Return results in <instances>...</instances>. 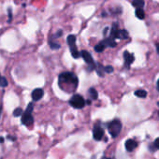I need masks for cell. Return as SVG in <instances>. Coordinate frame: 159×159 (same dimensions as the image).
<instances>
[{"label": "cell", "instance_id": "cell-1", "mask_svg": "<svg viewBox=\"0 0 159 159\" xmlns=\"http://www.w3.org/2000/svg\"><path fill=\"white\" fill-rule=\"evenodd\" d=\"M59 84L60 85L65 84L72 85L74 88H77L78 86V78L71 72H64L59 76Z\"/></svg>", "mask_w": 159, "mask_h": 159}, {"label": "cell", "instance_id": "cell-2", "mask_svg": "<svg viewBox=\"0 0 159 159\" xmlns=\"http://www.w3.org/2000/svg\"><path fill=\"white\" fill-rule=\"evenodd\" d=\"M33 110H34L33 103H29L25 110V112H23L22 115V124H25L26 126H30L31 124H33L34 123V118L32 115Z\"/></svg>", "mask_w": 159, "mask_h": 159}, {"label": "cell", "instance_id": "cell-3", "mask_svg": "<svg viewBox=\"0 0 159 159\" xmlns=\"http://www.w3.org/2000/svg\"><path fill=\"white\" fill-rule=\"evenodd\" d=\"M109 132L110 134V136L112 138H117L118 135L121 132V129H122V124L119 120H113L112 122H110L108 126Z\"/></svg>", "mask_w": 159, "mask_h": 159}, {"label": "cell", "instance_id": "cell-4", "mask_svg": "<svg viewBox=\"0 0 159 159\" xmlns=\"http://www.w3.org/2000/svg\"><path fill=\"white\" fill-rule=\"evenodd\" d=\"M81 56L84 58V60L86 62V64L88 65V70H94L96 69V64L95 63L94 58L91 55V53H89L87 51H81Z\"/></svg>", "mask_w": 159, "mask_h": 159}, {"label": "cell", "instance_id": "cell-5", "mask_svg": "<svg viewBox=\"0 0 159 159\" xmlns=\"http://www.w3.org/2000/svg\"><path fill=\"white\" fill-rule=\"evenodd\" d=\"M86 101L84 99L82 96L80 95H74L69 100V104L75 109H82L85 106Z\"/></svg>", "mask_w": 159, "mask_h": 159}, {"label": "cell", "instance_id": "cell-6", "mask_svg": "<svg viewBox=\"0 0 159 159\" xmlns=\"http://www.w3.org/2000/svg\"><path fill=\"white\" fill-rule=\"evenodd\" d=\"M93 136L96 140H102V138L104 137V129L99 124H96L94 129H93Z\"/></svg>", "mask_w": 159, "mask_h": 159}, {"label": "cell", "instance_id": "cell-7", "mask_svg": "<svg viewBox=\"0 0 159 159\" xmlns=\"http://www.w3.org/2000/svg\"><path fill=\"white\" fill-rule=\"evenodd\" d=\"M124 65H126V67L129 68L131 64H132L135 60V56L132 53H130L127 51H126L124 53Z\"/></svg>", "mask_w": 159, "mask_h": 159}, {"label": "cell", "instance_id": "cell-8", "mask_svg": "<svg viewBox=\"0 0 159 159\" xmlns=\"http://www.w3.org/2000/svg\"><path fill=\"white\" fill-rule=\"evenodd\" d=\"M44 95V91L41 88H37L32 92V98L34 101H39V99L42 98Z\"/></svg>", "mask_w": 159, "mask_h": 159}, {"label": "cell", "instance_id": "cell-9", "mask_svg": "<svg viewBox=\"0 0 159 159\" xmlns=\"http://www.w3.org/2000/svg\"><path fill=\"white\" fill-rule=\"evenodd\" d=\"M126 151L128 152H133L135 149H136V147L138 146V143L135 141L134 140H127L126 141Z\"/></svg>", "mask_w": 159, "mask_h": 159}, {"label": "cell", "instance_id": "cell-10", "mask_svg": "<svg viewBox=\"0 0 159 159\" xmlns=\"http://www.w3.org/2000/svg\"><path fill=\"white\" fill-rule=\"evenodd\" d=\"M118 34H119L118 25H117V23H113L112 29H110V37H112V39H118Z\"/></svg>", "mask_w": 159, "mask_h": 159}, {"label": "cell", "instance_id": "cell-11", "mask_svg": "<svg viewBox=\"0 0 159 159\" xmlns=\"http://www.w3.org/2000/svg\"><path fill=\"white\" fill-rule=\"evenodd\" d=\"M103 42L106 44V46H109V47H112V48L116 47V45H117V42L113 39H112V37L105 39L104 40H103Z\"/></svg>", "mask_w": 159, "mask_h": 159}, {"label": "cell", "instance_id": "cell-12", "mask_svg": "<svg viewBox=\"0 0 159 159\" xmlns=\"http://www.w3.org/2000/svg\"><path fill=\"white\" fill-rule=\"evenodd\" d=\"M70 53H71V55H72V57L73 58H79L80 56H81V53L78 51V49L76 48L75 45H73V46H70Z\"/></svg>", "mask_w": 159, "mask_h": 159}, {"label": "cell", "instance_id": "cell-13", "mask_svg": "<svg viewBox=\"0 0 159 159\" xmlns=\"http://www.w3.org/2000/svg\"><path fill=\"white\" fill-rule=\"evenodd\" d=\"M106 47H107L106 44L103 42V41H101V42H99L98 44H96L95 46V51L96 53H102V51L105 50Z\"/></svg>", "mask_w": 159, "mask_h": 159}, {"label": "cell", "instance_id": "cell-14", "mask_svg": "<svg viewBox=\"0 0 159 159\" xmlns=\"http://www.w3.org/2000/svg\"><path fill=\"white\" fill-rule=\"evenodd\" d=\"M144 0H133L132 5L136 9H142L144 7Z\"/></svg>", "mask_w": 159, "mask_h": 159}, {"label": "cell", "instance_id": "cell-15", "mask_svg": "<svg viewBox=\"0 0 159 159\" xmlns=\"http://www.w3.org/2000/svg\"><path fill=\"white\" fill-rule=\"evenodd\" d=\"M104 67H103V65H102L101 64L96 65V73H98V76H100V77H103V76H104V73H105Z\"/></svg>", "mask_w": 159, "mask_h": 159}, {"label": "cell", "instance_id": "cell-16", "mask_svg": "<svg viewBox=\"0 0 159 159\" xmlns=\"http://www.w3.org/2000/svg\"><path fill=\"white\" fill-rule=\"evenodd\" d=\"M128 32L126 30H119V34H118V39H128Z\"/></svg>", "mask_w": 159, "mask_h": 159}, {"label": "cell", "instance_id": "cell-17", "mask_svg": "<svg viewBox=\"0 0 159 159\" xmlns=\"http://www.w3.org/2000/svg\"><path fill=\"white\" fill-rule=\"evenodd\" d=\"M67 42L68 44V46H73V45H75L76 43V36L74 35H69L67 37Z\"/></svg>", "mask_w": 159, "mask_h": 159}, {"label": "cell", "instance_id": "cell-18", "mask_svg": "<svg viewBox=\"0 0 159 159\" xmlns=\"http://www.w3.org/2000/svg\"><path fill=\"white\" fill-rule=\"evenodd\" d=\"M135 96H137L138 98H144L147 96V92L145 90H138V91L135 92Z\"/></svg>", "mask_w": 159, "mask_h": 159}, {"label": "cell", "instance_id": "cell-19", "mask_svg": "<svg viewBox=\"0 0 159 159\" xmlns=\"http://www.w3.org/2000/svg\"><path fill=\"white\" fill-rule=\"evenodd\" d=\"M135 13H136V16L138 17V18L140 19V20H142V19L145 18V12H144V10L142 9H137L136 12Z\"/></svg>", "mask_w": 159, "mask_h": 159}, {"label": "cell", "instance_id": "cell-20", "mask_svg": "<svg viewBox=\"0 0 159 159\" xmlns=\"http://www.w3.org/2000/svg\"><path fill=\"white\" fill-rule=\"evenodd\" d=\"M89 95L91 96V98H93L94 100L98 99V92L96 91L95 88H90L89 89Z\"/></svg>", "mask_w": 159, "mask_h": 159}, {"label": "cell", "instance_id": "cell-21", "mask_svg": "<svg viewBox=\"0 0 159 159\" xmlns=\"http://www.w3.org/2000/svg\"><path fill=\"white\" fill-rule=\"evenodd\" d=\"M6 86H8V81L0 74V87H6Z\"/></svg>", "mask_w": 159, "mask_h": 159}, {"label": "cell", "instance_id": "cell-22", "mask_svg": "<svg viewBox=\"0 0 159 159\" xmlns=\"http://www.w3.org/2000/svg\"><path fill=\"white\" fill-rule=\"evenodd\" d=\"M23 110L21 109V108H17L14 110V112H13V115H14L15 117H20V116H22L23 115Z\"/></svg>", "mask_w": 159, "mask_h": 159}, {"label": "cell", "instance_id": "cell-23", "mask_svg": "<svg viewBox=\"0 0 159 159\" xmlns=\"http://www.w3.org/2000/svg\"><path fill=\"white\" fill-rule=\"evenodd\" d=\"M50 44V47H51V49H53V50H58L60 48V44H58L56 42H54V41H50L49 42Z\"/></svg>", "mask_w": 159, "mask_h": 159}, {"label": "cell", "instance_id": "cell-24", "mask_svg": "<svg viewBox=\"0 0 159 159\" xmlns=\"http://www.w3.org/2000/svg\"><path fill=\"white\" fill-rule=\"evenodd\" d=\"M104 69H105L106 73H112L113 72V67H112V65H106V67H104Z\"/></svg>", "mask_w": 159, "mask_h": 159}, {"label": "cell", "instance_id": "cell-25", "mask_svg": "<svg viewBox=\"0 0 159 159\" xmlns=\"http://www.w3.org/2000/svg\"><path fill=\"white\" fill-rule=\"evenodd\" d=\"M62 35H63V32H62V30H59L53 37H54V39H56V37H61Z\"/></svg>", "mask_w": 159, "mask_h": 159}, {"label": "cell", "instance_id": "cell-26", "mask_svg": "<svg viewBox=\"0 0 159 159\" xmlns=\"http://www.w3.org/2000/svg\"><path fill=\"white\" fill-rule=\"evenodd\" d=\"M154 147H155V149L159 150V138H157V139L154 140Z\"/></svg>", "mask_w": 159, "mask_h": 159}, {"label": "cell", "instance_id": "cell-27", "mask_svg": "<svg viewBox=\"0 0 159 159\" xmlns=\"http://www.w3.org/2000/svg\"><path fill=\"white\" fill-rule=\"evenodd\" d=\"M8 11H9V22H10L11 21V18H12V13H11V9H8Z\"/></svg>", "mask_w": 159, "mask_h": 159}, {"label": "cell", "instance_id": "cell-28", "mask_svg": "<svg viewBox=\"0 0 159 159\" xmlns=\"http://www.w3.org/2000/svg\"><path fill=\"white\" fill-rule=\"evenodd\" d=\"M7 138H8V139H9V140H12V141H15V140H16L15 137H11V136H8Z\"/></svg>", "mask_w": 159, "mask_h": 159}, {"label": "cell", "instance_id": "cell-29", "mask_svg": "<svg viewBox=\"0 0 159 159\" xmlns=\"http://www.w3.org/2000/svg\"><path fill=\"white\" fill-rule=\"evenodd\" d=\"M108 30H109L108 28H105V29H104V32H103V34H104V36L107 35V31H108Z\"/></svg>", "mask_w": 159, "mask_h": 159}, {"label": "cell", "instance_id": "cell-30", "mask_svg": "<svg viewBox=\"0 0 159 159\" xmlns=\"http://www.w3.org/2000/svg\"><path fill=\"white\" fill-rule=\"evenodd\" d=\"M0 142H4V138H3V137H0Z\"/></svg>", "mask_w": 159, "mask_h": 159}, {"label": "cell", "instance_id": "cell-31", "mask_svg": "<svg viewBox=\"0 0 159 159\" xmlns=\"http://www.w3.org/2000/svg\"><path fill=\"white\" fill-rule=\"evenodd\" d=\"M86 103H87L88 105H90V104H91V100H87V101H86Z\"/></svg>", "mask_w": 159, "mask_h": 159}, {"label": "cell", "instance_id": "cell-32", "mask_svg": "<svg viewBox=\"0 0 159 159\" xmlns=\"http://www.w3.org/2000/svg\"><path fill=\"white\" fill-rule=\"evenodd\" d=\"M157 90L159 91V80H158V82H157Z\"/></svg>", "mask_w": 159, "mask_h": 159}, {"label": "cell", "instance_id": "cell-33", "mask_svg": "<svg viewBox=\"0 0 159 159\" xmlns=\"http://www.w3.org/2000/svg\"><path fill=\"white\" fill-rule=\"evenodd\" d=\"M157 53H159V44L157 45Z\"/></svg>", "mask_w": 159, "mask_h": 159}, {"label": "cell", "instance_id": "cell-34", "mask_svg": "<svg viewBox=\"0 0 159 159\" xmlns=\"http://www.w3.org/2000/svg\"><path fill=\"white\" fill-rule=\"evenodd\" d=\"M0 117H1V107H0Z\"/></svg>", "mask_w": 159, "mask_h": 159}, {"label": "cell", "instance_id": "cell-35", "mask_svg": "<svg viewBox=\"0 0 159 159\" xmlns=\"http://www.w3.org/2000/svg\"><path fill=\"white\" fill-rule=\"evenodd\" d=\"M106 159H115V158H106Z\"/></svg>", "mask_w": 159, "mask_h": 159}, {"label": "cell", "instance_id": "cell-36", "mask_svg": "<svg viewBox=\"0 0 159 159\" xmlns=\"http://www.w3.org/2000/svg\"><path fill=\"white\" fill-rule=\"evenodd\" d=\"M157 105H158V107H159V102H158V103H157Z\"/></svg>", "mask_w": 159, "mask_h": 159}, {"label": "cell", "instance_id": "cell-37", "mask_svg": "<svg viewBox=\"0 0 159 159\" xmlns=\"http://www.w3.org/2000/svg\"><path fill=\"white\" fill-rule=\"evenodd\" d=\"M158 115H159V112H158Z\"/></svg>", "mask_w": 159, "mask_h": 159}]
</instances>
